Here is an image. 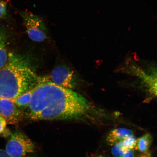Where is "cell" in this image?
Masks as SVG:
<instances>
[{"mask_svg": "<svg viewBox=\"0 0 157 157\" xmlns=\"http://www.w3.org/2000/svg\"><path fill=\"white\" fill-rule=\"evenodd\" d=\"M7 124L5 119L0 115V134L4 131Z\"/></svg>", "mask_w": 157, "mask_h": 157, "instance_id": "obj_14", "label": "cell"}, {"mask_svg": "<svg viewBox=\"0 0 157 157\" xmlns=\"http://www.w3.org/2000/svg\"><path fill=\"white\" fill-rule=\"evenodd\" d=\"M7 13V4L5 0H0V19L4 18Z\"/></svg>", "mask_w": 157, "mask_h": 157, "instance_id": "obj_13", "label": "cell"}, {"mask_svg": "<svg viewBox=\"0 0 157 157\" xmlns=\"http://www.w3.org/2000/svg\"><path fill=\"white\" fill-rule=\"evenodd\" d=\"M28 108L31 119L48 121L81 116L89 105L79 94L56 85L46 77L38 78Z\"/></svg>", "mask_w": 157, "mask_h": 157, "instance_id": "obj_1", "label": "cell"}, {"mask_svg": "<svg viewBox=\"0 0 157 157\" xmlns=\"http://www.w3.org/2000/svg\"><path fill=\"white\" fill-rule=\"evenodd\" d=\"M34 143L25 133L16 131L11 135L6 146V151L13 157H25L34 152Z\"/></svg>", "mask_w": 157, "mask_h": 157, "instance_id": "obj_4", "label": "cell"}, {"mask_svg": "<svg viewBox=\"0 0 157 157\" xmlns=\"http://www.w3.org/2000/svg\"><path fill=\"white\" fill-rule=\"evenodd\" d=\"M124 151L121 146V141L114 144L112 150V153L113 155L116 157H121Z\"/></svg>", "mask_w": 157, "mask_h": 157, "instance_id": "obj_12", "label": "cell"}, {"mask_svg": "<svg viewBox=\"0 0 157 157\" xmlns=\"http://www.w3.org/2000/svg\"><path fill=\"white\" fill-rule=\"evenodd\" d=\"M133 136L132 131L125 128L113 129L108 134L106 140L108 144L113 146L116 143Z\"/></svg>", "mask_w": 157, "mask_h": 157, "instance_id": "obj_7", "label": "cell"}, {"mask_svg": "<svg viewBox=\"0 0 157 157\" xmlns=\"http://www.w3.org/2000/svg\"><path fill=\"white\" fill-rule=\"evenodd\" d=\"M49 80L56 85L71 89L75 85L74 73L65 67L60 66L52 71Z\"/></svg>", "mask_w": 157, "mask_h": 157, "instance_id": "obj_6", "label": "cell"}, {"mask_svg": "<svg viewBox=\"0 0 157 157\" xmlns=\"http://www.w3.org/2000/svg\"><path fill=\"white\" fill-rule=\"evenodd\" d=\"M0 115L7 124H15L23 120L24 114L11 100L0 99Z\"/></svg>", "mask_w": 157, "mask_h": 157, "instance_id": "obj_5", "label": "cell"}, {"mask_svg": "<svg viewBox=\"0 0 157 157\" xmlns=\"http://www.w3.org/2000/svg\"><path fill=\"white\" fill-rule=\"evenodd\" d=\"M134 149H129L124 151L121 157H134Z\"/></svg>", "mask_w": 157, "mask_h": 157, "instance_id": "obj_15", "label": "cell"}, {"mask_svg": "<svg viewBox=\"0 0 157 157\" xmlns=\"http://www.w3.org/2000/svg\"><path fill=\"white\" fill-rule=\"evenodd\" d=\"M121 146L124 151L129 149H134L136 148L137 139L132 136L121 141Z\"/></svg>", "mask_w": 157, "mask_h": 157, "instance_id": "obj_11", "label": "cell"}, {"mask_svg": "<svg viewBox=\"0 0 157 157\" xmlns=\"http://www.w3.org/2000/svg\"></svg>", "mask_w": 157, "mask_h": 157, "instance_id": "obj_18", "label": "cell"}, {"mask_svg": "<svg viewBox=\"0 0 157 157\" xmlns=\"http://www.w3.org/2000/svg\"><path fill=\"white\" fill-rule=\"evenodd\" d=\"M151 136L148 133L143 135L137 140L135 149L139 151L144 152L148 151L151 144Z\"/></svg>", "mask_w": 157, "mask_h": 157, "instance_id": "obj_10", "label": "cell"}, {"mask_svg": "<svg viewBox=\"0 0 157 157\" xmlns=\"http://www.w3.org/2000/svg\"><path fill=\"white\" fill-rule=\"evenodd\" d=\"M6 49V40L5 31L0 29V68L3 67L8 59Z\"/></svg>", "mask_w": 157, "mask_h": 157, "instance_id": "obj_9", "label": "cell"}, {"mask_svg": "<svg viewBox=\"0 0 157 157\" xmlns=\"http://www.w3.org/2000/svg\"><path fill=\"white\" fill-rule=\"evenodd\" d=\"M38 79L25 58L10 53L6 63L0 68V99H15L34 88Z\"/></svg>", "mask_w": 157, "mask_h": 157, "instance_id": "obj_2", "label": "cell"}, {"mask_svg": "<svg viewBox=\"0 0 157 157\" xmlns=\"http://www.w3.org/2000/svg\"><path fill=\"white\" fill-rule=\"evenodd\" d=\"M34 87L32 89L25 92L19 97L11 101L22 110L27 109L29 107L31 97L34 91Z\"/></svg>", "mask_w": 157, "mask_h": 157, "instance_id": "obj_8", "label": "cell"}, {"mask_svg": "<svg viewBox=\"0 0 157 157\" xmlns=\"http://www.w3.org/2000/svg\"><path fill=\"white\" fill-rule=\"evenodd\" d=\"M0 157H13L8 154L6 150H0Z\"/></svg>", "mask_w": 157, "mask_h": 157, "instance_id": "obj_16", "label": "cell"}, {"mask_svg": "<svg viewBox=\"0 0 157 157\" xmlns=\"http://www.w3.org/2000/svg\"><path fill=\"white\" fill-rule=\"evenodd\" d=\"M139 157H151V153L148 151L143 153V154L140 155Z\"/></svg>", "mask_w": 157, "mask_h": 157, "instance_id": "obj_17", "label": "cell"}, {"mask_svg": "<svg viewBox=\"0 0 157 157\" xmlns=\"http://www.w3.org/2000/svg\"><path fill=\"white\" fill-rule=\"evenodd\" d=\"M22 18L28 36L31 40L40 42L47 38V29L43 19L32 13L17 10Z\"/></svg>", "mask_w": 157, "mask_h": 157, "instance_id": "obj_3", "label": "cell"}]
</instances>
